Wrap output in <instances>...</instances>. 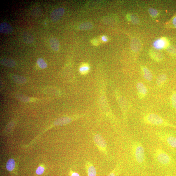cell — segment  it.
I'll use <instances>...</instances> for the list:
<instances>
[{"label": "cell", "mask_w": 176, "mask_h": 176, "mask_svg": "<svg viewBox=\"0 0 176 176\" xmlns=\"http://www.w3.org/2000/svg\"><path fill=\"white\" fill-rule=\"evenodd\" d=\"M101 40L103 42H107L108 41V39L107 36H102L101 37Z\"/></svg>", "instance_id": "obj_31"}, {"label": "cell", "mask_w": 176, "mask_h": 176, "mask_svg": "<svg viewBox=\"0 0 176 176\" xmlns=\"http://www.w3.org/2000/svg\"><path fill=\"white\" fill-rule=\"evenodd\" d=\"M165 176H174L173 175L171 174H168V175H165Z\"/></svg>", "instance_id": "obj_35"}, {"label": "cell", "mask_w": 176, "mask_h": 176, "mask_svg": "<svg viewBox=\"0 0 176 176\" xmlns=\"http://www.w3.org/2000/svg\"><path fill=\"white\" fill-rule=\"evenodd\" d=\"M171 102L173 107L176 110V92H173L171 97Z\"/></svg>", "instance_id": "obj_24"}, {"label": "cell", "mask_w": 176, "mask_h": 176, "mask_svg": "<svg viewBox=\"0 0 176 176\" xmlns=\"http://www.w3.org/2000/svg\"><path fill=\"white\" fill-rule=\"evenodd\" d=\"M167 41L164 39H160L156 40L154 43V46L156 49H161L164 48L167 45Z\"/></svg>", "instance_id": "obj_11"}, {"label": "cell", "mask_w": 176, "mask_h": 176, "mask_svg": "<svg viewBox=\"0 0 176 176\" xmlns=\"http://www.w3.org/2000/svg\"><path fill=\"white\" fill-rule=\"evenodd\" d=\"M167 51L171 53L176 54V46H171L167 48Z\"/></svg>", "instance_id": "obj_28"}, {"label": "cell", "mask_w": 176, "mask_h": 176, "mask_svg": "<svg viewBox=\"0 0 176 176\" xmlns=\"http://www.w3.org/2000/svg\"><path fill=\"white\" fill-rule=\"evenodd\" d=\"M49 43L51 48L54 51H58L59 50L60 42L57 38H51L50 39Z\"/></svg>", "instance_id": "obj_13"}, {"label": "cell", "mask_w": 176, "mask_h": 176, "mask_svg": "<svg viewBox=\"0 0 176 176\" xmlns=\"http://www.w3.org/2000/svg\"><path fill=\"white\" fill-rule=\"evenodd\" d=\"M142 70L143 73V77L146 80L151 81L153 79V75L151 72L146 67L142 66L141 68Z\"/></svg>", "instance_id": "obj_12"}, {"label": "cell", "mask_w": 176, "mask_h": 176, "mask_svg": "<svg viewBox=\"0 0 176 176\" xmlns=\"http://www.w3.org/2000/svg\"><path fill=\"white\" fill-rule=\"evenodd\" d=\"M144 138L152 169L166 174L169 170L176 168V161L169 153L156 142Z\"/></svg>", "instance_id": "obj_1"}, {"label": "cell", "mask_w": 176, "mask_h": 176, "mask_svg": "<svg viewBox=\"0 0 176 176\" xmlns=\"http://www.w3.org/2000/svg\"><path fill=\"white\" fill-rule=\"evenodd\" d=\"M71 121V119L68 117H64L57 120L55 122V125H62L68 123Z\"/></svg>", "instance_id": "obj_16"}, {"label": "cell", "mask_w": 176, "mask_h": 176, "mask_svg": "<svg viewBox=\"0 0 176 176\" xmlns=\"http://www.w3.org/2000/svg\"><path fill=\"white\" fill-rule=\"evenodd\" d=\"M13 80L15 82L18 83L22 84L26 83L27 79L26 78L23 76H19L18 75H14L12 77Z\"/></svg>", "instance_id": "obj_17"}, {"label": "cell", "mask_w": 176, "mask_h": 176, "mask_svg": "<svg viewBox=\"0 0 176 176\" xmlns=\"http://www.w3.org/2000/svg\"><path fill=\"white\" fill-rule=\"evenodd\" d=\"M37 62L39 66L42 69H45L47 67L46 63L43 58H38Z\"/></svg>", "instance_id": "obj_23"}, {"label": "cell", "mask_w": 176, "mask_h": 176, "mask_svg": "<svg viewBox=\"0 0 176 176\" xmlns=\"http://www.w3.org/2000/svg\"><path fill=\"white\" fill-rule=\"evenodd\" d=\"M89 67L88 64L84 63L80 67L79 72L81 74H87L89 70Z\"/></svg>", "instance_id": "obj_21"}, {"label": "cell", "mask_w": 176, "mask_h": 176, "mask_svg": "<svg viewBox=\"0 0 176 176\" xmlns=\"http://www.w3.org/2000/svg\"><path fill=\"white\" fill-rule=\"evenodd\" d=\"M72 176H80L79 175L77 174V173L74 172L72 175Z\"/></svg>", "instance_id": "obj_33"}, {"label": "cell", "mask_w": 176, "mask_h": 176, "mask_svg": "<svg viewBox=\"0 0 176 176\" xmlns=\"http://www.w3.org/2000/svg\"><path fill=\"white\" fill-rule=\"evenodd\" d=\"M116 168L115 170H114V171L108 176H116L115 172L116 171Z\"/></svg>", "instance_id": "obj_32"}, {"label": "cell", "mask_w": 176, "mask_h": 176, "mask_svg": "<svg viewBox=\"0 0 176 176\" xmlns=\"http://www.w3.org/2000/svg\"><path fill=\"white\" fill-rule=\"evenodd\" d=\"M131 46L133 51L136 52H138L141 48L140 41L138 39L133 38L131 42Z\"/></svg>", "instance_id": "obj_14"}, {"label": "cell", "mask_w": 176, "mask_h": 176, "mask_svg": "<svg viewBox=\"0 0 176 176\" xmlns=\"http://www.w3.org/2000/svg\"><path fill=\"white\" fill-rule=\"evenodd\" d=\"M91 43L94 45L95 46L99 45V40L97 39H93V40H91Z\"/></svg>", "instance_id": "obj_30"}, {"label": "cell", "mask_w": 176, "mask_h": 176, "mask_svg": "<svg viewBox=\"0 0 176 176\" xmlns=\"http://www.w3.org/2000/svg\"><path fill=\"white\" fill-rule=\"evenodd\" d=\"M13 31V28L10 25L6 22H2L0 24V32L4 34H9Z\"/></svg>", "instance_id": "obj_8"}, {"label": "cell", "mask_w": 176, "mask_h": 176, "mask_svg": "<svg viewBox=\"0 0 176 176\" xmlns=\"http://www.w3.org/2000/svg\"><path fill=\"white\" fill-rule=\"evenodd\" d=\"M117 100L124 116L126 117L128 110V105L127 100L124 97L121 95L118 96Z\"/></svg>", "instance_id": "obj_7"}, {"label": "cell", "mask_w": 176, "mask_h": 176, "mask_svg": "<svg viewBox=\"0 0 176 176\" xmlns=\"http://www.w3.org/2000/svg\"><path fill=\"white\" fill-rule=\"evenodd\" d=\"M145 124L160 127H170L176 130V126L158 114L152 113L145 114L142 118Z\"/></svg>", "instance_id": "obj_3"}, {"label": "cell", "mask_w": 176, "mask_h": 176, "mask_svg": "<svg viewBox=\"0 0 176 176\" xmlns=\"http://www.w3.org/2000/svg\"><path fill=\"white\" fill-rule=\"evenodd\" d=\"M0 63L2 65L11 68L15 67L16 64L14 60L11 59L7 58L1 59L0 61Z\"/></svg>", "instance_id": "obj_9"}, {"label": "cell", "mask_w": 176, "mask_h": 176, "mask_svg": "<svg viewBox=\"0 0 176 176\" xmlns=\"http://www.w3.org/2000/svg\"><path fill=\"white\" fill-rule=\"evenodd\" d=\"M130 21L134 24H137L139 22V19L135 15H130Z\"/></svg>", "instance_id": "obj_26"}, {"label": "cell", "mask_w": 176, "mask_h": 176, "mask_svg": "<svg viewBox=\"0 0 176 176\" xmlns=\"http://www.w3.org/2000/svg\"><path fill=\"white\" fill-rule=\"evenodd\" d=\"M151 56L154 60L157 61H162L163 58V55L161 53L156 52L152 53Z\"/></svg>", "instance_id": "obj_20"}, {"label": "cell", "mask_w": 176, "mask_h": 176, "mask_svg": "<svg viewBox=\"0 0 176 176\" xmlns=\"http://www.w3.org/2000/svg\"><path fill=\"white\" fill-rule=\"evenodd\" d=\"M173 23L175 25V27H176V17L173 20Z\"/></svg>", "instance_id": "obj_34"}, {"label": "cell", "mask_w": 176, "mask_h": 176, "mask_svg": "<svg viewBox=\"0 0 176 176\" xmlns=\"http://www.w3.org/2000/svg\"><path fill=\"white\" fill-rule=\"evenodd\" d=\"M88 176H96V170L95 167L90 163H88Z\"/></svg>", "instance_id": "obj_19"}, {"label": "cell", "mask_w": 176, "mask_h": 176, "mask_svg": "<svg viewBox=\"0 0 176 176\" xmlns=\"http://www.w3.org/2000/svg\"><path fill=\"white\" fill-rule=\"evenodd\" d=\"M143 135L160 145L168 152L176 151V134L171 131L163 129L153 130L147 132Z\"/></svg>", "instance_id": "obj_2"}, {"label": "cell", "mask_w": 176, "mask_h": 176, "mask_svg": "<svg viewBox=\"0 0 176 176\" xmlns=\"http://www.w3.org/2000/svg\"><path fill=\"white\" fill-rule=\"evenodd\" d=\"M135 176H147L146 175H142V176H141V175H135Z\"/></svg>", "instance_id": "obj_36"}, {"label": "cell", "mask_w": 176, "mask_h": 176, "mask_svg": "<svg viewBox=\"0 0 176 176\" xmlns=\"http://www.w3.org/2000/svg\"><path fill=\"white\" fill-rule=\"evenodd\" d=\"M167 76L165 74L159 75L156 80V85L159 88H161L166 83L167 80Z\"/></svg>", "instance_id": "obj_10"}, {"label": "cell", "mask_w": 176, "mask_h": 176, "mask_svg": "<svg viewBox=\"0 0 176 176\" xmlns=\"http://www.w3.org/2000/svg\"><path fill=\"white\" fill-rule=\"evenodd\" d=\"M44 171V169L43 167L39 166L36 170V173L38 175H41L43 174Z\"/></svg>", "instance_id": "obj_29"}, {"label": "cell", "mask_w": 176, "mask_h": 176, "mask_svg": "<svg viewBox=\"0 0 176 176\" xmlns=\"http://www.w3.org/2000/svg\"><path fill=\"white\" fill-rule=\"evenodd\" d=\"M65 10L63 8H57L54 10L50 15L51 20L54 22H57L61 18L64 13Z\"/></svg>", "instance_id": "obj_6"}, {"label": "cell", "mask_w": 176, "mask_h": 176, "mask_svg": "<svg viewBox=\"0 0 176 176\" xmlns=\"http://www.w3.org/2000/svg\"><path fill=\"white\" fill-rule=\"evenodd\" d=\"M93 27V25L89 22H86L80 25L79 29L81 30H88L92 29Z\"/></svg>", "instance_id": "obj_18"}, {"label": "cell", "mask_w": 176, "mask_h": 176, "mask_svg": "<svg viewBox=\"0 0 176 176\" xmlns=\"http://www.w3.org/2000/svg\"><path fill=\"white\" fill-rule=\"evenodd\" d=\"M137 93L139 98L140 100H143L147 95L148 89L144 83L139 82L137 83L136 86Z\"/></svg>", "instance_id": "obj_5"}, {"label": "cell", "mask_w": 176, "mask_h": 176, "mask_svg": "<svg viewBox=\"0 0 176 176\" xmlns=\"http://www.w3.org/2000/svg\"><path fill=\"white\" fill-rule=\"evenodd\" d=\"M17 98L20 100L25 102H30V97L26 96L21 95H18L17 97Z\"/></svg>", "instance_id": "obj_25"}, {"label": "cell", "mask_w": 176, "mask_h": 176, "mask_svg": "<svg viewBox=\"0 0 176 176\" xmlns=\"http://www.w3.org/2000/svg\"><path fill=\"white\" fill-rule=\"evenodd\" d=\"M94 140L97 146L100 151L105 153L107 152V142L101 135L96 134L94 137Z\"/></svg>", "instance_id": "obj_4"}, {"label": "cell", "mask_w": 176, "mask_h": 176, "mask_svg": "<svg viewBox=\"0 0 176 176\" xmlns=\"http://www.w3.org/2000/svg\"><path fill=\"white\" fill-rule=\"evenodd\" d=\"M15 162L13 159H10L8 161L6 164V168L8 171H11L15 168Z\"/></svg>", "instance_id": "obj_22"}, {"label": "cell", "mask_w": 176, "mask_h": 176, "mask_svg": "<svg viewBox=\"0 0 176 176\" xmlns=\"http://www.w3.org/2000/svg\"><path fill=\"white\" fill-rule=\"evenodd\" d=\"M23 38L25 42L27 44L32 43L34 40L33 36L27 32H25L23 33Z\"/></svg>", "instance_id": "obj_15"}, {"label": "cell", "mask_w": 176, "mask_h": 176, "mask_svg": "<svg viewBox=\"0 0 176 176\" xmlns=\"http://www.w3.org/2000/svg\"><path fill=\"white\" fill-rule=\"evenodd\" d=\"M149 11L150 14L153 17H156L158 14L157 11L154 9H153V8H150Z\"/></svg>", "instance_id": "obj_27"}]
</instances>
